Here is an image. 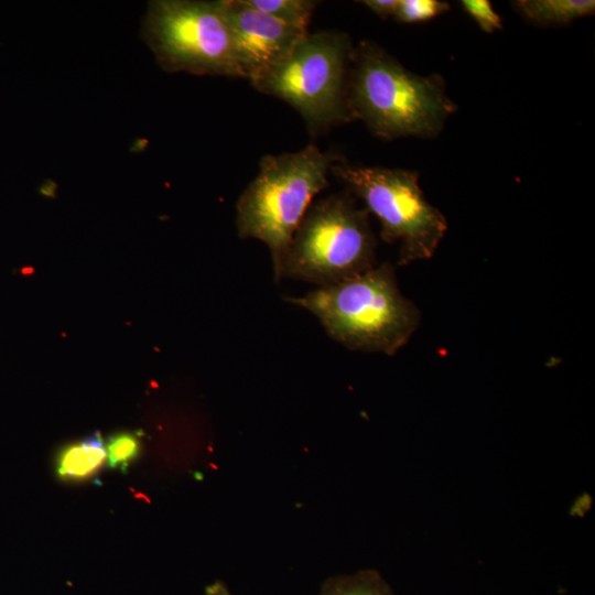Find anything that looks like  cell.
Segmentation results:
<instances>
[{
    "mask_svg": "<svg viewBox=\"0 0 595 595\" xmlns=\"http://www.w3.org/2000/svg\"><path fill=\"white\" fill-rule=\"evenodd\" d=\"M348 104L354 120L382 140L434 138L457 109L440 75L412 73L368 40L354 48Z\"/></svg>",
    "mask_w": 595,
    "mask_h": 595,
    "instance_id": "cell-1",
    "label": "cell"
},
{
    "mask_svg": "<svg viewBox=\"0 0 595 595\" xmlns=\"http://www.w3.org/2000/svg\"><path fill=\"white\" fill-rule=\"evenodd\" d=\"M285 300L311 312L334 340L351 350L392 356L421 323L420 310L401 293L389 262Z\"/></svg>",
    "mask_w": 595,
    "mask_h": 595,
    "instance_id": "cell-2",
    "label": "cell"
},
{
    "mask_svg": "<svg viewBox=\"0 0 595 595\" xmlns=\"http://www.w3.org/2000/svg\"><path fill=\"white\" fill-rule=\"evenodd\" d=\"M340 158L315 144L296 152L267 154L260 160L258 174L239 196L237 234L268 246L274 278L299 224L314 197L328 186L331 167Z\"/></svg>",
    "mask_w": 595,
    "mask_h": 595,
    "instance_id": "cell-3",
    "label": "cell"
},
{
    "mask_svg": "<svg viewBox=\"0 0 595 595\" xmlns=\"http://www.w3.org/2000/svg\"><path fill=\"white\" fill-rule=\"evenodd\" d=\"M354 46L342 31L307 32L279 62L250 84L292 106L311 136L353 121L348 78Z\"/></svg>",
    "mask_w": 595,
    "mask_h": 595,
    "instance_id": "cell-4",
    "label": "cell"
},
{
    "mask_svg": "<svg viewBox=\"0 0 595 595\" xmlns=\"http://www.w3.org/2000/svg\"><path fill=\"white\" fill-rule=\"evenodd\" d=\"M376 266L369 213L348 191L313 202L299 224L275 281L333 285Z\"/></svg>",
    "mask_w": 595,
    "mask_h": 595,
    "instance_id": "cell-5",
    "label": "cell"
},
{
    "mask_svg": "<svg viewBox=\"0 0 595 595\" xmlns=\"http://www.w3.org/2000/svg\"><path fill=\"white\" fill-rule=\"evenodd\" d=\"M331 173L378 218L382 240L399 246V266L434 256L447 221L425 198L415 171L357 165L342 156Z\"/></svg>",
    "mask_w": 595,
    "mask_h": 595,
    "instance_id": "cell-6",
    "label": "cell"
},
{
    "mask_svg": "<svg viewBox=\"0 0 595 595\" xmlns=\"http://www.w3.org/2000/svg\"><path fill=\"white\" fill-rule=\"evenodd\" d=\"M143 33L167 72L240 78L220 0L152 1Z\"/></svg>",
    "mask_w": 595,
    "mask_h": 595,
    "instance_id": "cell-7",
    "label": "cell"
},
{
    "mask_svg": "<svg viewBox=\"0 0 595 595\" xmlns=\"http://www.w3.org/2000/svg\"><path fill=\"white\" fill-rule=\"evenodd\" d=\"M240 78L249 82L282 60L309 31L285 24L246 0H220Z\"/></svg>",
    "mask_w": 595,
    "mask_h": 595,
    "instance_id": "cell-8",
    "label": "cell"
},
{
    "mask_svg": "<svg viewBox=\"0 0 595 595\" xmlns=\"http://www.w3.org/2000/svg\"><path fill=\"white\" fill-rule=\"evenodd\" d=\"M106 445L99 432L63 446L55 456V475L61 482L84 483L106 465Z\"/></svg>",
    "mask_w": 595,
    "mask_h": 595,
    "instance_id": "cell-9",
    "label": "cell"
},
{
    "mask_svg": "<svg viewBox=\"0 0 595 595\" xmlns=\"http://www.w3.org/2000/svg\"><path fill=\"white\" fill-rule=\"evenodd\" d=\"M515 9L528 21L540 26H554L592 15L594 0H518Z\"/></svg>",
    "mask_w": 595,
    "mask_h": 595,
    "instance_id": "cell-10",
    "label": "cell"
},
{
    "mask_svg": "<svg viewBox=\"0 0 595 595\" xmlns=\"http://www.w3.org/2000/svg\"><path fill=\"white\" fill-rule=\"evenodd\" d=\"M320 595H393V593L378 572L366 570L326 580Z\"/></svg>",
    "mask_w": 595,
    "mask_h": 595,
    "instance_id": "cell-11",
    "label": "cell"
},
{
    "mask_svg": "<svg viewBox=\"0 0 595 595\" xmlns=\"http://www.w3.org/2000/svg\"><path fill=\"white\" fill-rule=\"evenodd\" d=\"M246 2L285 24L305 31H309L318 4L313 0H246Z\"/></svg>",
    "mask_w": 595,
    "mask_h": 595,
    "instance_id": "cell-12",
    "label": "cell"
},
{
    "mask_svg": "<svg viewBox=\"0 0 595 595\" xmlns=\"http://www.w3.org/2000/svg\"><path fill=\"white\" fill-rule=\"evenodd\" d=\"M106 445V466L127 474L129 467L140 457L142 436L138 432L121 431L110 435Z\"/></svg>",
    "mask_w": 595,
    "mask_h": 595,
    "instance_id": "cell-13",
    "label": "cell"
},
{
    "mask_svg": "<svg viewBox=\"0 0 595 595\" xmlns=\"http://www.w3.org/2000/svg\"><path fill=\"white\" fill-rule=\"evenodd\" d=\"M450 9L439 0H399L393 19L399 23H418L431 20Z\"/></svg>",
    "mask_w": 595,
    "mask_h": 595,
    "instance_id": "cell-14",
    "label": "cell"
},
{
    "mask_svg": "<svg viewBox=\"0 0 595 595\" xmlns=\"http://www.w3.org/2000/svg\"><path fill=\"white\" fill-rule=\"evenodd\" d=\"M461 4L484 32L493 33L501 29L500 17L488 0H463Z\"/></svg>",
    "mask_w": 595,
    "mask_h": 595,
    "instance_id": "cell-15",
    "label": "cell"
},
{
    "mask_svg": "<svg viewBox=\"0 0 595 595\" xmlns=\"http://www.w3.org/2000/svg\"><path fill=\"white\" fill-rule=\"evenodd\" d=\"M399 0H364L361 1L370 11L382 19L393 17Z\"/></svg>",
    "mask_w": 595,
    "mask_h": 595,
    "instance_id": "cell-16",
    "label": "cell"
},
{
    "mask_svg": "<svg viewBox=\"0 0 595 595\" xmlns=\"http://www.w3.org/2000/svg\"><path fill=\"white\" fill-rule=\"evenodd\" d=\"M205 595H232V594L223 582L216 581L206 587Z\"/></svg>",
    "mask_w": 595,
    "mask_h": 595,
    "instance_id": "cell-17",
    "label": "cell"
}]
</instances>
